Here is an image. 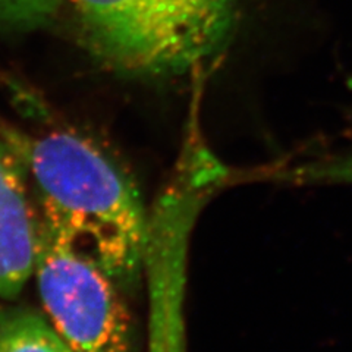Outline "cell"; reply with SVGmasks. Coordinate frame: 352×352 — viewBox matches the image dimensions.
Instances as JSON below:
<instances>
[{"mask_svg":"<svg viewBox=\"0 0 352 352\" xmlns=\"http://www.w3.org/2000/svg\"><path fill=\"white\" fill-rule=\"evenodd\" d=\"M36 181L41 222L71 236L119 285L141 270L148 223L141 194L125 169L94 141L72 131L6 137Z\"/></svg>","mask_w":352,"mask_h":352,"instance_id":"obj_1","label":"cell"},{"mask_svg":"<svg viewBox=\"0 0 352 352\" xmlns=\"http://www.w3.org/2000/svg\"><path fill=\"white\" fill-rule=\"evenodd\" d=\"M84 47L129 78H170L217 59L239 0H69Z\"/></svg>","mask_w":352,"mask_h":352,"instance_id":"obj_2","label":"cell"},{"mask_svg":"<svg viewBox=\"0 0 352 352\" xmlns=\"http://www.w3.org/2000/svg\"><path fill=\"white\" fill-rule=\"evenodd\" d=\"M34 272L49 323L74 352H131L118 282L90 252L38 220Z\"/></svg>","mask_w":352,"mask_h":352,"instance_id":"obj_3","label":"cell"},{"mask_svg":"<svg viewBox=\"0 0 352 352\" xmlns=\"http://www.w3.org/2000/svg\"><path fill=\"white\" fill-rule=\"evenodd\" d=\"M22 162L0 142V296L12 298L34 273L38 220L30 206Z\"/></svg>","mask_w":352,"mask_h":352,"instance_id":"obj_4","label":"cell"},{"mask_svg":"<svg viewBox=\"0 0 352 352\" xmlns=\"http://www.w3.org/2000/svg\"><path fill=\"white\" fill-rule=\"evenodd\" d=\"M0 352H74L40 314L15 311L0 316Z\"/></svg>","mask_w":352,"mask_h":352,"instance_id":"obj_5","label":"cell"},{"mask_svg":"<svg viewBox=\"0 0 352 352\" xmlns=\"http://www.w3.org/2000/svg\"><path fill=\"white\" fill-rule=\"evenodd\" d=\"M65 0H0V31H31L46 25Z\"/></svg>","mask_w":352,"mask_h":352,"instance_id":"obj_6","label":"cell"},{"mask_svg":"<svg viewBox=\"0 0 352 352\" xmlns=\"http://www.w3.org/2000/svg\"><path fill=\"white\" fill-rule=\"evenodd\" d=\"M348 144L316 160L300 164L295 176L302 182L352 185V116Z\"/></svg>","mask_w":352,"mask_h":352,"instance_id":"obj_7","label":"cell"}]
</instances>
